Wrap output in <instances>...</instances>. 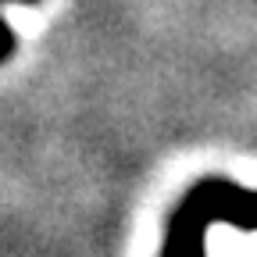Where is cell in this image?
<instances>
[{
    "instance_id": "obj_1",
    "label": "cell",
    "mask_w": 257,
    "mask_h": 257,
    "mask_svg": "<svg viewBox=\"0 0 257 257\" xmlns=\"http://www.w3.org/2000/svg\"><path fill=\"white\" fill-rule=\"evenodd\" d=\"M218 221L239 232H257V189L221 175L193 182L165 221L157 257H207V232Z\"/></svg>"
},
{
    "instance_id": "obj_2",
    "label": "cell",
    "mask_w": 257,
    "mask_h": 257,
    "mask_svg": "<svg viewBox=\"0 0 257 257\" xmlns=\"http://www.w3.org/2000/svg\"><path fill=\"white\" fill-rule=\"evenodd\" d=\"M11 54H15V32H11V25L4 22V15H0V64H8Z\"/></svg>"
},
{
    "instance_id": "obj_3",
    "label": "cell",
    "mask_w": 257,
    "mask_h": 257,
    "mask_svg": "<svg viewBox=\"0 0 257 257\" xmlns=\"http://www.w3.org/2000/svg\"><path fill=\"white\" fill-rule=\"evenodd\" d=\"M0 4H4V0H0ZM15 4H40V0H15Z\"/></svg>"
}]
</instances>
